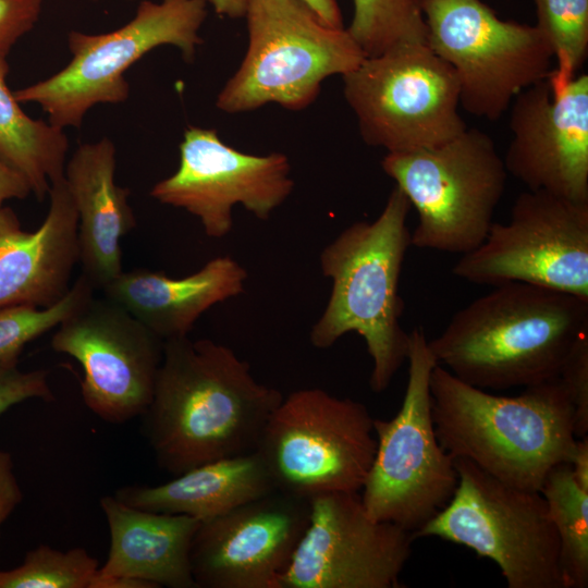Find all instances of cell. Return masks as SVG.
<instances>
[{
	"mask_svg": "<svg viewBox=\"0 0 588 588\" xmlns=\"http://www.w3.org/2000/svg\"><path fill=\"white\" fill-rule=\"evenodd\" d=\"M230 347L188 335L164 341L142 431L158 466L177 476L256 450L282 400Z\"/></svg>",
	"mask_w": 588,
	"mask_h": 588,
	"instance_id": "1",
	"label": "cell"
},
{
	"mask_svg": "<svg viewBox=\"0 0 588 588\" xmlns=\"http://www.w3.org/2000/svg\"><path fill=\"white\" fill-rule=\"evenodd\" d=\"M586 332L588 299L510 282L455 313L428 345L437 363L458 379L505 390L559 378Z\"/></svg>",
	"mask_w": 588,
	"mask_h": 588,
	"instance_id": "2",
	"label": "cell"
},
{
	"mask_svg": "<svg viewBox=\"0 0 588 588\" xmlns=\"http://www.w3.org/2000/svg\"><path fill=\"white\" fill-rule=\"evenodd\" d=\"M431 411L441 446L515 488L540 491L549 471L568 463L576 441L573 406L559 378L497 395L441 365L430 375Z\"/></svg>",
	"mask_w": 588,
	"mask_h": 588,
	"instance_id": "3",
	"label": "cell"
},
{
	"mask_svg": "<svg viewBox=\"0 0 588 588\" xmlns=\"http://www.w3.org/2000/svg\"><path fill=\"white\" fill-rule=\"evenodd\" d=\"M411 207L395 186L377 219L348 225L319 257L320 270L332 281V289L311 327L310 343L324 350L346 333L359 334L372 360L369 385L376 393L388 389L407 358L400 279L412 245L406 226Z\"/></svg>",
	"mask_w": 588,
	"mask_h": 588,
	"instance_id": "4",
	"label": "cell"
},
{
	"mask_svg": "<svg viewBox=\"0 0 588 588\" xmlns=\"http://www.w3.org/2000/svg\"><path fill=\"white\" fill-rule=\"evenodd\" d=\"M244 17L248 46L217 96L223 112L267 103L304 110L327 77L350 73L365 58L346 28L323 23L303 0H250Z\"/></svg>",
	"mask_w": 588,
	"mask_h": 588,
	"instance_id": "5",
	"label": "cell"
},
{
	"mask_svg": "<svg viewBox=\"0 0 588 588\" xmlns=\"http://www.w3.org/2000/svg\"><path fill=\"white\" fill-rule=\"evenodd\" d=\"M381 167L417 212L412 245L462 255L487 237L509 175L492 138L468 127L434 147L387 152Z\"/></svg>",
	"mask_w": 588,
	"mask_h": 588,
	"instance_id": "6",
	"label": "cell"
},
{
	"mask_svg": "<svg viewBox=\"0 0 588 588\" xmlns=\"http://www.w3.org/2000/svg\"><path fill=\"white\" fill-rule=\"evenodd\" d=\"M406 360L399 412L390 420L373 418L377 448L360 499L372 519L414 534L449 503L458 476L434 430L430 375L438 363L421 327L408 333Z\"/></svg>",
	"mask_w": 588,
	"mask_h": 588,
	"instance_id": "7",
	"label": "cell"
},
{
	"mask_svg": "<svg viewBox=\"0 0 588 588\" xmlns=\"http://www.w3.org/2000/svg\"><path fill=\"white\" fill-rule=\"evenodd\" d=\"M207 0H143L134 17L103 34L70 32V62L50 77L13 91L16 100L33 102L60 128L79 127L98 103L128 98L126 70L150 50L170 45L186 61L203 42L199 29L207 16Z\"/></svg>",
	"mask_w": 588,
	"mask_h": 588,
	"instance_id": "8",
	"label": "cell"
},
{
	"mask_svg": "<svg viewBox=\"0 0 588 588\" xmlns=\"http://www.w3.org/2000/svg\"><path fill=\"white\" fill-rule=\"evenodd\" d=\"M449 503L414 539L438 537L493 561L509 588H566L560 542L540 491L506 485L464 458Z\"/></svg>",
	"mask_w": 588,
	"mask_h": 588,
	"instance_id": "9",
	"label": "cell"
},
{
	"mask_svg": "<svg viewBox=\"0 0 588 588\" xmlns=\"http://www.w3.org/2000/svg\"><path fill=\"white\" fill-rule=\"evenodd\" d=\"M376 448L373 418L363 403L309 388L282 397L256 451L277 490L309 499L359 492Z\"/></svg>",
	"mask_w": 588,
	"mask_h": 588,
	"instance_id": "10",
	"label": "cell"
},
{
	"mask_svg": "<svg viewBox=\"0 0 588 588\" xmlns=\"http://www.w3.org/2000/svg\"><path fill=\"white\" fill-rule=\"evenodd\" d=\"M342 78L345 100L369 146L387 152L430 148L467 128L458 112L457 76L428 45L365 57Z\"/></svg>",
	"mask_w": 588,
	"mask_h": 588,
	"instance_id": "11",
	"label": "cell"
},
{
	"mask_svg": "<svg viewBox=\"0 0 588 588\" xmlns=\"http://www.w3.org/2000/svg\"><path fill=\"white\" fill-rule=\"evenodd\" d=\"M427 44L455 72L460 106L499 120L527 87L550 77L552 50L535 25L500 19L481 0H420Z\"/></svg>",
	"mask_w": 588,
	"mask_h": 588,
	"instance_id": "12",
	"label": "cell"
},
{
	"mask_svg": "<svg viewBox=\"0 0 588 588\" xmlns=\"http://www.w3.org/2000/svg\"><path fill=\"white\" fill-rule=\"evenodd\" d=\"M452 272L478 285L523 282L588 299V203L519 194L509 222H493Z\"/></svg>",
	"mask_w": 588,
	"mask_h": 588,
	"instance_id": "13",
	"label": "cell"
},
{
	"mask_svg": "<svg viewBox=\"0 0 588 588\" xmlns=\"http://www.w3.org/2000/svg\"><path fill=\"white\" fill-rule=\"evenodd\" d=\"M164 341L118 303L93 296L63 320L53 351L83 369L81 393L99 418L123 424L140 417L152 397Z\"/></svg>",
	"mask_w": 588,
	"mask_h": 588,
	"instance_id": "14",
	"label": "cell"
},
{
	"mask_svg": "<svg viewBox=\"0 0 588 588\" xmlns=\"http://www.w3.org/2000/svg\"><path fill=\"white\" fill-rule=\"evenodd\" d=\"M309 520L280 588H400L413 534L375 520L358 492L311 497Z\"/></svg>",
	"mask_w": 588,
	"mask_h": 588,
	"instance_id": "15",
	"label": "cell"
},
{
	"mask_svg": "<svg viewBox=\"0 0 588 588\" xmlns=\"http://www.w3.org/2000/svg\"><path fill=\"white\" fill-rule=\"evenodd\" d=\"M293 188L284 154H246L222 142L215 128L188 126L180 144L179 168L157 182L150 196L186 210L200 221L207 236L221 238L233 228L236 205L268 220Z\"/></svg>",
	"mask_w": 588,
	"mask_h": 588,
	"instance_id": "16",
	"label": "cell"
},
{
	"mask_svg": "<svg viewBox=\"0 0 588 588\" xmlns=\"http://www.w3.org/2000/svg\"><path fill=\"white\" fill-rule=\"evenodd\" d=\"M309 500L274 490L200 522L191 547L197 588H280L309 520Z\"/></svg>",
	"mask_w": 588,
	"mask_h": 588,
	"instance_id": "17",
	"label": "cell"
},
{
	"mask_svg": "<svg viewBox=\"0 0 588 588\" xmlns=\"http://www.w3.org/2000/svg\"><path fill=\"white\" fill-rule=\"evenodd\" d=\"M509 109L507 174L529 191L588 203V75L561 86L548 77L522 90Z\"/></svg>",
	"mask_w": 588,
	"mask_h": 588,
	"instance_id": "18",
	"label": "cell"
},
{
	"mask_svg": "<svg viewBox=\"0 0 588 588\" xmlns=\"http://www.w3.org/2000/svg\"><path fill=\"white\" fill-rule=\"evenodd\" d=\"M41 225L25 231L15 212L0 209V309L45 308L65 296L78 262L77 212L64 176L53 181Z\"/></svg>",
	"mask_w": 588,
	"mask_h": 588,
	"instance_id": "19",
	"label": "cell"
},
{
	"mask_svg": "<svg viewBox=\"0 0 588 588\" xmlns=\"http://www.w3.org/2000/svg\"><path fill=\"white\" fill-rule=\"evenodd\" d=\"M110 532L105 564L90 588H121L140 580L154 588H197L191 547L200 520L130 506L114 495L100 499Z\"/></svg>",
	"mask_w": 588,
	"mask_h": 588,
	"instance_id": "20",
	"label": "cell"
},
{
	"mask_svg": "<svg viewBox=\"0 0 588 588\" xmlns=\"http://www.w3.org/2000/svg\"><path fill=\"white\" fill-rule=\"evenodd\" d=\"M114 173L115 147L107 137L79 145L63 172L77 212L82 274L100 290L123 271L121 240L136 226L130 191Z\"/></svg>",
	"mask_w": 588,
	"mask_h": 588,
	"instance_id": "21",
	"label": "cell"
},
{
	"mask_svg": "<svg viewBox=\"0 0 588 588\" xmlns=\"http://www.w3.org/2000/svg\"><path fill=\"white\" fill-rule=\"evenodd\" d=\"M247 278L234 258L219 256L183 278L147 269L122 271L101 291L167 341L188 335L209 308L241 295Z\"/></svg>",
	"mask_w": 588,
	"mask_h": 588,
	"instance_id": "22",
	"label": "cell"
},
{
	"mask_svg": "<svg viewBox=\"0 0 588 588\" xmlns=\"http://www.w3.org/2000/svg\"><path fill=\"white\" fill-rule=\"evenodd\" d=\"M274 490L270 471L255 450L201 464L162 485L124 486L113 495L133 507L205 522Z\"/></svg>",
	"mask_w": 588,
	"mask_h": 588,
	"instance_id": "23",
	"label": "cell"
},
{
	"mask_svg": "<svg viewBox=\"0 0 588 588\" xmlns=\"http://www.w3.org/2000/svg\"><path fill=\"white\" fill-rule=\"evenodd\" d=\"M9 64L0 57V160L42 200L63 176L69 139L63 128L28 117L7 85Z\"/></svg>",
	"mask_w": 588,
	"mask_h": 588,
	"instance_id": "24",
	"label": "cell"
},
{
	"mask_svg": "<svg viewBox=\"0 0 588 588\" xmlns=\"http://www.w3.org/2000/svg\"><path fill=\"white\" fill-rule=\"evenodd\" d=\"M560 542L566 588L588 586V491L573 478L568 463L554 466L540 489Z\"/></svg>",
	"mask_w": 588,
	"mask_h": 588,
	"instance_id": "25",
	"label": "cell"
},
{
	"mask_svg": "<svg viewBox=\"0 0 588 588\" xmlns=\"http://www.w3.org/2000/svg\"><path fill=\"white\" fill-rule=\"evenodd\" d=\"M346 28L365 57L380 56L399 47L428 45L420 0H353Z\"/></svg>",
	"mask_w": 588,
	"mask_h": 588,
	"instance_id": "26",
	"label": "cell"
},
{
	"mask_svg": "<svg viewBox=\"0 0 588 588\" xmlns=\"http://www.w3.org/2000/svg\"><path fill=\"white\" fill-rule=\"evenodd\" d=\"M536 27L549 44L555 66L549 77L561 86L577 75L588 53V0H534Z\"/></svg>",
	"mask_w": 588,
	"mask_h": 588,
	"instance_id": "27",
	"label": "cell"
},
{
	"mask_svg": "<svg viewBox=\"0 0 588 588\" xmlns=\"http://www.w3.org/2000/svg\"><path fill=\"white\" fill-rule=\"evenodd\" d=\"M98 562L83 548L60 551L38 546L22 565L0 571V588H90Z\"/></svg>",
	"mask_w": 588,
	"mask_h": 588,
	"instance_id": "28",
	"label": "cell"
},
{
	"mask_svg": "<svg viewBox=\"0 0 588 588\" xmlns=\"http://www.w3.org/2000/svg\"><path fill=\"white\" fill-rule=\"evenodd\" d=\"M95 287L81 274L52 306H12L0 309V362L19 359L24 346L57 328L94 296Z\"/></svg>",
	"mask_w": 588,
	"mask_h": 588,
	"instance_id": "29",
	"label": "cell"
},
{
	"mask_svg": "<svg viewBox=\"0 0 588 588\" xmlns=\"http://www.w3.org/2000/svg\"><path fill=\"white\" fill-rule=\"evenodd\" d=\"M572 406L574 434L588 436V332L583 334L568 353L559 375Z\"/></svg>",
	"mask_w": 588,
	"mask_h": 588,
	"instance_id": "30",
	"label": "cell"
},
{
	"mask_svg": "<svg viewBox=\"0 0 588 588\" xmlns=\"http://www.w3.org/2000/svg\"><path fill=\"white\" fill-rule=\"evenodd\" d=\"M19 359L0 362V415L29 399L52 400L46 370L22 371Z\"/></svg>",
	"mask_w": 588,
	"mask_h": 588,
	"instance_id": "31",
	"label": "cell"
},
{
	"mask_svg": "<svg viewBox=\"0 0 588 588\" xmlns=\"http://www.w3.org/2000/svg\"><path fill=\"white\" fill-rule=\"evenodd\" d=\"M42 0H0V57L36 24Z\"/></svg>",
	"mask_w": 588,
	"mask_h": 588,
	"instance_id": "32",
	"label": "cell"
},
{
	"mask_svg": "<svg viewBox=\"0 0 588 588\" xmlns=\"http://www.w3.org/2000/svg\"><path fill=\"white\" fill-rule=\"evenodd\" d=\"M215 12L229 19L244 17L250 0H207ZM319 19L336 28H343V20L336 0H303Z\"/></svg>",
	"mask_w": 588,
	"mask_h": 588,
	"instance_id": "33",
	"label": "cell"
},
{
	"mask_svg": "<svg viewBox=\"0 0 588 588\" xmlns=\"http://www.w3.org/2000/svg\"><path fill=\"white\" fill-rule=\"evenodd\" d=\"M23 493L13 469L12 457L0 451V526L22 501Z\"/></svg>",
	"mask_w": 588,
	"mask_h": 588,
	"instance_id": "34",
	"label": "cell"
},
{
	"mask_svg": "<svg viewBox=\"0 0 588 588\" xmlns=\"http://www.w3.org/2000/svg\"><path fill=\"white\" fill-rule=\"evenodd\" d=\"M30 194L26 181L0 160V209L9 199H24Z\"/></svg>",
	"mask_w": 588,
	"mask_h": 588,
	"instance_id": "35",
	"label": "cell"
},
{
	"mask_svg": "<svg viewBox=\"0 0 588 588\" xmlns=\"http://www.w3.org/2000/svg\"><path fill=\"white\" fill-rule=\"evenodd\" d=\"M568 464L576 483L588 491V436L576 439Z\"/></svg>",
	"mask_w": 588,
	"mask_h": 588,
	"instance_id": "36",
	"label": "cell"
},
{
	"mask_svg": "<svg viewBox=\"0 0 588 588\" xmlns=\"http://www.w3.org/2000/svg\"><path fill=\"white\" fill-rule=\"evenodd\" d=\"M94 1H99V0H94Z\"/></svg>",
	"mask_w": 588,
	"mask_h": 588,
	"instance_id": "37",
	"label": "cell"
}]
</instances>
